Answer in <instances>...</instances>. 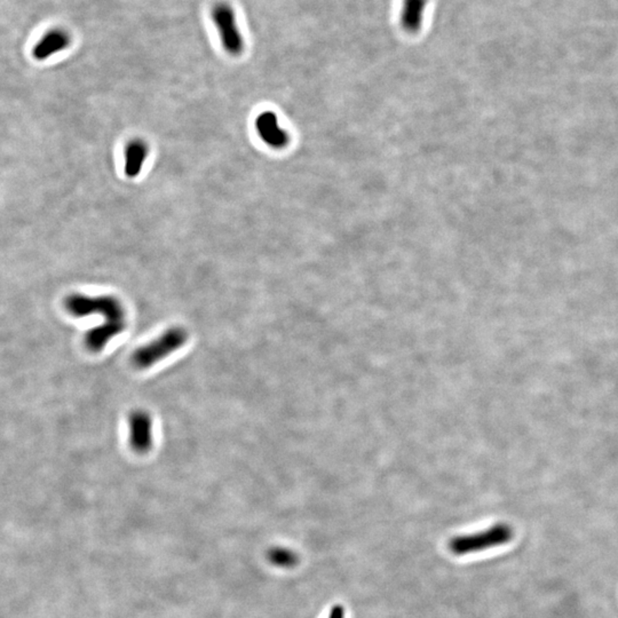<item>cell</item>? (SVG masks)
<instances>
[{"label":"cell","instance_id":"ba28073f","mask_svg":"<svg viewBox=\"0 0 618 618\" xmlns=\"http://www.w3.org/2000/svg\"><path fill=\"white\" fill-rule=\"evenodd\" d=\"M127 328V323H118V322H105L102 326H96L94 329L87 331L85 335V345L89 351L98 353L107 346L110 340L123 333Z\"/></svg>","mask_w":618,"mask_h":618},{"label":"cell","instance_id":"52a82bcc","mask_svg":"<svg viewBox=\"0 0 618 618\" xmlns=\"http://www.w3.org/2000/svg\"><path fill=\"white\" fill-rule=\"evenodd\" d=\"M70 44V34L67 31L62 29H51L34 45L32 49V56L37 61H45L51 56L68 49Z\"/></svg>","mask_w":618,"mask_h":618},{"label":"cell","instance_id":"8992f818","mask_svg":"<svg viewBox=\"0 0 618 618\" xmlns=\"http://www.w3.org/2000/svg\"><path fill=\"white\" fill-rule=\"evenodd\" d=\"M255 129L262 141L269 147L281 149L289 142L288 133L280 127L276 115L271 111H264L255 120Z\"/></svg>","mask_w":618,"mask_h":618},{"label":"cell","instance_id":"6da1fadb","mask_svg":"<svg viewBox=\"0 0 618 618\" xmlns=\"http://www.w3.org/2000/svg\"><path fill=\"white\" fill-rule=\"evenodd\" d=\"M65 307L75 317L98 314L105 318V322L127 323L123 304L114 295L89 297L74 293L65 299Z\"/></svg>","mask_w":618,"mask_h":618},{"label":"cell","instance_id":"277c9868","mask_svg":"<svg viewBox=\"0 0 618 618\" xmlns=\"http://www.w3.org/2000/svg\"><path fill=\"white\" fill-rule=\"evenodd\" d=\"M211 15L226 52L231 56H240L244 51V38L237 25L236 13L233 6L224 1L216 4Z\"/></svg>","mask_w":618,"mask_h":618},{"label":"cell","instance_id":"30bf717a","mask_svg":"<svg viewBox=\"0 0 618 618\" xmlns=\"http://www.w3.org/2000/svg\"><path fill=\"white\" fill-rule=\"evenodd\" d=\"M148 155V147L142 140H132L125 149V174L133 179L141 173Z\"/></svg>","mask_w":618,"mask_h":618},{"label":"cell","instance_id":"3957f363","mask_svg":"<svg viewBox=\"0 0 618 618\" xmlns=\"http://www.w3.org/2000/svg\"><path fill=\"white\" fill-rule=\"evenodd\" d=\"M512 539V528L505 523H497L490 527L489 529L470 535L457 536L450 541L449 548L456 555H465L508 544Z\"/></svg>","mask_w":618,"mask_h":618},{"label":"cell","instance_id":"5b68a950","mask_svg":"<svg viewBox=\"0 0 618 618\" xmlns=\"http://www.w3.org/2000/svg\"><path fill=\"white\" fill-rule=\"evenodd\" d=\"M129 444L136 453H147L153 446V420L145 410H136L129 416Z\"/></svg>","mask_w":618,"mask_h":618},{"label":"cell","instance_id":"7c38bea8","mask_svg":"<svg viewBox=\"0 0 618 618\" xmlns=\"http://www.w3.org/2000/svg\"><path fill=\"white\" fill-rule=\"evenodd\" d=\"M328 618H345V608L342 605H335L331 608Z\"/></svg>","mask_w":618,"mask_h":618},{"label":"cell","instance_id":"8fae6325","mask_svg":"<svg viewBox=\"0 0 618 618\" xmlns=\"http://www.w3.org/2000/svg\"><path fill=\"white\" fill-rule=\"evenodd\" d=\"M268 561L280 568H293L299 562L298 554L286 548H273L268 551Z\"/></svg>","mask_w":618,"mask_h":618},{"label":"cell","instance_id":"7a4b0ae2","mask_svg":"<svg viewBox=\"0 0 618 618\" xmlns=\"http://www.w3.org/2000/svg\"><path fill=\"white\" fill-rule=\"evenodd\" d=\"M187 340L186 329L181 326H172L164 331L157 339L136 349L132 355V363L138 369H149L180 349Z\"/></svg>","mask_w":618,"mask_h":618},{"label":"cell","instance_id":"9c48e42d","mask_svg":"<svg viewBox=\"0 0 618 618\" xmlns=\"http://www.w3.org/2000/svg\"><path fill=\"white\" fill-rule=\"evenodd\" d=\"M428 0H403L400 23L406 32L416 34L422 29Z\"/></svg>","mask_w":618,"mask_h":618}]
</instances>
